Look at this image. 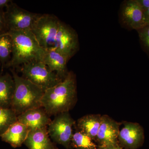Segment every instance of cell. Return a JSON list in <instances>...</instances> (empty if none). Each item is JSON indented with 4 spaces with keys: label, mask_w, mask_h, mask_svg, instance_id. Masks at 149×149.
<instances>
[{
    "label": "cell",
    "mask_w": 149,
    "mask_h": 149,
    "mask_svg": "<svg viewBox=\"0 0 149 149\" xmlns=\"http://www.w3.org/2000/svg\"><path fill=\"white\" fill-rule=\"evenodd\" d=\"M121 17L123 23L130 29L137 31L146 25L145 11L136 0L124 3L121 8Z\"/></svg>",
    "instance_id": "obj_10"
},
{
    "label": "cell",
    "mask_w": 149,
    "mask_h": 149,
    "mask_svg": "<svg viewBox=\"0 0 149 149\" xmlns=\"http://www.w3.org/2000/svg\"><path fill=\"white\" fill-rule=\"evenodd\" d=\"M71 146L76 149H97L98 147L90 137L79 130L73 133Z\"/></svg>",
    "instance_id": "obj_19"
},
{
    "label": "cell",
    "mask_w": 149,
    "mask_h": 149,
    "mask_svg": "<svg viewBox=\"0 0 149 149\" xmlns=\"http://www.w3.org/2000/svg\"><path fill=\"white\" fill-rule=\"evenodd\" d=\"M29 130L27 126L17 121L0 137L3 141L10 144L13 148H18L24 143Z\"/></svg>",
    "instance_id": "obj_15"
},
{
    "label": "cell",
    "mask_w": 149,
    "mask_h": 149,
    "mask_svg": "<svg viewBox=\"0 0 149 149\" xmlns=\"http://www.w3.org/2000/svg\"><path fill=\"white\" fill-rule=\"evenodd\" d=\"M13 49L12 40L6 33L0 35V63L2 70L11 58Z\"/></svg>",
    "instance_id": "obj_18"
},
{
    "label": "cell",
    "mask_w": 149,
    "mask_h": 149,
    "mask_svg": "<svg viewBox=\"0 0 149 149\" xmlns=\"http://www.w3.org/2000/svg\"><path fill=\"white\" fill-rule=\"evenodd\" d=\"M15 83V90L11 108L17 116L29 109L42 107V100L45 91L11 69Z\"/></svg>",
    "instance_id": "obj_3"
},
{
    "label": "cell",
    "mask_w": 149,
    "mask_h": 149,
    "mask_svg": "<svg viewBox=\"0 0 149 149\" xmlns=\"http://www.w3.org/2000/svg\"><path fill=\"white\" fill-rule=\"evenodd\" d=\"M1 63H0V66H1Z\"/></svg>",
    "instance_id": "obj_27"
},
{
    "label": "cell",
    "mask_w": 149,
    "mask_h": 149,
    "mask_svg": "<svg viewBox=\"0 0 149 149\" xmlns=\"http://www.w3.org/2000/svg\"><path fill=\"white\" fill-rule=\"evenodd\" d=\"M8 32L5 18L4 11L0 10V35L5 34Z\"/></svg>",
    "instance_id": "obj_22"
},
{
    "label": "cell",
    "mask_w": 149,
    "mask_h": 149,
    "mask_svg": "<svg viewBox=\"0 0 149 149\" xmlns=\"http://www.w3.org/2000/svg\"><path fill=\"white\" fill-rule=\"evenodd\" d=\"M51 121L49 116L42 107L28 110L17 116V121L30 130L47 127Z\"/></svg>",
    "instance_id": "obj_12"
},
{
    "label": "cell",
    "mask_w": 149,
    "mask_h": 149,
    "mask_svg": "<svg viewBox=\"0 0 149 149\" xmlns=\"http://www.w3.org/2000/svg\"><path fill=\"white\" fill-rule=\"evenodd\" d=\"M17 121V115L11 108H0V136Z\"/></svg>",
    "instance_id": "obj_20"
},
{
    "label": "cell",
    "mask_w": 149,
    "mask_h": 149,
    "mask_svg": "<svg viewBox=\"0 0 149 149\" xmlns=\"http://www.w3.org/2000/svg\"><path fill=\"white\" fill-rule=\"evenodd\" d=\"M102 116L100 114H89L80 118L77 123L79 131L95 141L101 123Z\"/></svg>",
    "instance_id": "obj_17"
},
{
    "label": "cell",
    "mask_w": 149,
    "mask_h": 149,
    "mask_svg": "<svg viewBox=\"0 0 149 149\" xmlns=\"http://www.w3.org/2000/svg\"><path fill=\"white\" fill-rule=\"evenodd\" d=\"M120 130L118 143L125 149H138L144 141L143 128L139 123L125 121Z\"/></svg>",
    "instance_id": "obj_9"
},
{
    "label": "cell",
    "mask_w": 149,
    "mask_h": 149,
    "mask_svg": "<svg viewBox=\"0 0 149 149\" xmlns=\"http://www.w3.org/2000/svg\"><path fill=\"white\" fill-rule=\"evenodd\" d=\"M41 15L23 9L11 2L4 11L8 32L32 30Z\"/></svg>",
    "instance_id": "obj_6"
},
{
    "label": "cell",
    "mask_w": 149,
    "mask_h": 149,
    "mask_svg": "<svg viewBox=\"0 0 149 149\" xmlns=\"http://www.w3.org/2000/svg\"><path fill=\"white\" fill-rule=\"evenodd\" d=\"M61 21L53 15L42 14L32 28L31 31L44 49L53 47Z\"/></svg>",
    "instance_id": "obj_5"
},
{
    "label": "cell",
    "mask_w": 149,
    "mask_h": 149,
    "mask_svg": "<svg viewBox=\"0 0 149 149\" xmlns=\"http://www.w3.org/2000/svg\"><path fill=\"white\" fill-rule=\"evenodd\" d=\"M13 1L10 0H0V10H3L4 8H6Z\"/></svg>",
    "instance_id": "obj_25"
},
{
    "label": "cell",
    "mask_w": 149,
    "mask_h": 149,
    "mask_svg": "<svg viewBox=\"0 0 149 149\" xmlns=\"http://www.w3.org/2000/svg\"><path fill=\"white\" fill-rule=\"evenodd\" d=\"M120 124L107 115L102 116L101 123L95 140L99 146L118 143Z\"/></svg>",
    "instance_id": "obj_11"
},
{
    "label": "cell",
    "mask_w": 149,
    "mask_h": 149,
    "mask_svg": "<svg viewBox=\"0 0 149 149\" xmlns=\"http://www.w3.org/2000/svg\"><path fill=\"white\" fill-rule=\"evenodd\" d=\"M68 61L66 57L53 49L45 50L42 60L51 71L55 72L62 80H64L69 72L67 67Z\"/></svg>",
    "instance_id": "obj_14"
},
{
    "label": "cell",
    "mask_w": 149,
    "mask_h": 149,
    "mask_svg": "<svg viewBox=\"0 0 149 149\" xmlns=\"http://www.w3.org/2000/svg\"><path fill=\"white\" fill-rule=\"evenodd\" d=\"M77 100V85L75 74L69 72L64 80L45 91L42 107L49 116L69 112Z\"/></svg>",
    "instance_id": "obj_1"
},
{
    "label": "cell",
    "mask_w": 149,
    "mask_h": 149,
    "mask_svg": "<svg viewBox=\"0 0 149 149\" xmlns=\"http://www.w3.org/2000/svg\"><path fill=\"white\" fill-rule=\"evenodd\" d=\"M97 149H125L118 143L104 146H98Z\"/></svg>",
    "instance_id": "obj_23"
},
{
    "label": "cell",
    "mask_w": 149,
    "mask_h": 149,
    "mask_svg": "<svg viewBox=\"0 0 149 149\" xmlns=\"http://www.w3.org/2000/svg\"><path fill=\"white\" fill-rule=\"evenodd\" d=\"M137 32L141 43L149 52V24L137 30Z\"/></svg>",
    "instance_id": "obj_21"
},
{
    "label": "cell",
    "mask_w": 149,
    "mask_h": 149,
    "mask_svg": "<svg viewBox=\"0 0 149 149\" xmlns=\"http://www.w3.org/2000/svg\"><path fill=\"white\" fill-rule=\"evenodd\" d=\"M75 121L69 112L62 113L55 116L48 126L49 136L55 143L63 146L66 149L71 148L72 127Z\"/></svg>",
    "instance_id": "obj_7"
},
{
    "label": "cell",
    "mask_w": 149,
    "mask_h": 149,
    "mask_svg": "<svg viewBox=\"0 0 149 149\" xmlns=\"http://www.w3.org/2000/svg\"><path fill=\"white\" fill-rule=\"evenodd\" d=\"M70 59L79 49L78 35L74 29L61 21L52 49Z\"/></svg>",
    "instance_id": "obj_8"
},
{
    "label": "cell",
    "mask_w": 149,
    "mask_h": 149,
    "mask_svg": "<svg viewBox=\"0 0 149 149\" xmlns=\"http://www.w3.org/2000/svg\"><path fill=\"white\" fill-rule=\"evenodd\" d=\"M22 77L34 83L44 91L52 88L63 80L51 71L42 61H34L19 67Z\"/></svg>",
    "instance_id": "obj_4"
},
{
    "label": "cell",
    "mask_w": 149,
    "mask_h": 149,
    "mask_svg": "<svg viewBox=\"0 0 149 149\" xmlns=\"http://www.w3.org/2000/svg\"><path fill=\"white\" fill-rule=\"evenodd\" d=\"M47 128L29 130L24 143L28 149H58L51 140Z\"/></svg>",
    "instance_id": "obj_13"
},
{
    "label": "cell",
    "mask_w": 149,
    "mask_h": 149,
    "mask_svg": "<svg viewBox=\"0 0 149 149\" xmlns=\"http://www.w3.org/2000/svg\"><path fill=\"white\" fill-rule=\"evenodd\" d=\"M15 90L12 75L8 73L0 74V108H11Z\"/></svg>",
    "instance_id": "obj_16"
},
{
    "label": "cell",
    "mask_w": 149,
    "mask_h": 149,
    "mask_svg": "<svg viewBox=\"0 0 149 149\" xmlns=\"http://www.w3.org/2000/svg\"><path fill=\"white\" fill-rule=\"evenodd\" d=\"M140 6L146 11L149 8V0H136Z\"/></svg>",
    "instance_id": "obj_24"
},
{
    "label": "cell",
    "mask_w": 149,
    "mask_h": 149,
    "mask_svg": "<svg viewBox=\"0 0 149 149\" xmlns=\"http://www.w3.org/2000/svg\"><path fill=\"white\" fill-rule=\"evenodd\" d=\"M145 18L146 25L149 24V8L145 11Z\"/></svg>",
    "instance_id": "obj_26"
},
{
    "label": "cell",
    "mask_w": 149,
    "mask_h": 149,
    "mask_svg": "<svg viewBox=\"0 0 149 149\" xmlns=\"http://www.w3.org/2000/svg\"><path fill=\"white\" fill-rule=\"evenodd\" d=\"M13 45L11 58L6 68L14 69L34 61H42L45 50L39 45L31 30L10 31L7 32Z\"/></svg>",
    "instance_id": "obj_2"
}]
</instances>
